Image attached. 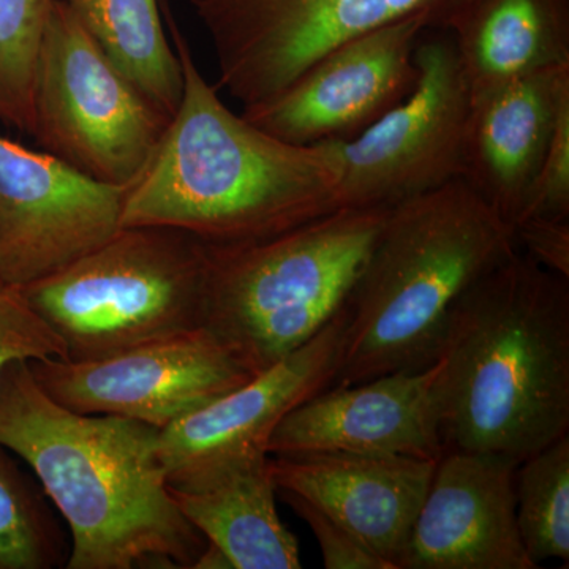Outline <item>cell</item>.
I'll return each mask as SVG.
<instances>
[{
    "label": "cell",
    "mask_w": 569,
    "mask_h": 569,
    "mask_svg": "<svg viewBox=\"0 0 569 569\" xmlns=\"http://www.w3.org/2000/svg\"><path fill=\"white\" fill-rule=\"evenodd\" d=\"M162 9L182 67V99L127 190L121 227L178 228L209 246H241L340 211L337 141L291 144L231 111L198 69L167 2Z\"/></svg>",
    "instance_id": "1"
},
{
    "label": "cell",
    "mask_w": 569,
    "mask_h": 569,
    "mask_svg": "<svg viewBox=\"0 0 569 569\" xmlns=\"http://www.w3.org/2000/svg\"><path fill=\"white\" fill-rule=\"evenodd\" d=\"M0 447L31 467L69 526L67 569L194 568L208 546L168 488L159 429L62 407L29 361L0 373Z\"/></svg>",
    "instance_id": "2"
},
{
    "label": "cell",
    "mask_w": 569,
    "mask_h": 569,
    "mask_svg": "<svg viewBox=\"0 0 569 569\" xmlns=\"http://www.w3.org/2000/svg\"><path fill=\"white\" fill-rule=\"evenodd\" d=\"M437 359L445 451L520 463L569 436V280L516 253L460 296Z\"/></svg>",
    "instance_id": "3"
},
{
    "label": "cell",
    "mask_w": 569,
    "mask_h": 569,
    "mask_svg": "<svg viewBox=\"0 0 569 569\" xmlns=\"http://www.w3.org/2000/svg\"><path fill=\"white\" fill-rule=\"evenodd\" d=\"M518 252L515 227L463 179L389 208L347 298L331 387L433 365L460 296Z\"/></svg>",
    "instance_id": "4"
},
{
    "label": "cell",
    "mask_w": 569,
    "mask_h": 569,
    "mask_svg": "<svg viewBox=\"0 0 569 569\" xmlns=\"http://www.w3.org/2000/svg\"><path fill=\"white\" fill-rule=\"evenodd\" d=\"M389 208L340 209L264 241L209 246L203 328L253 373L346 307Z\"/></svg>",
    "instance_id": "5"
},
{
    "label": "cell",
    "mask_w": 569,
    "mask_h": 569,
    "mask_svg": "<svg viewBox=\"0 0 569 569\" xmlns=\"http://www.w3.org/2000/svg\"><path fill=\"white\" fill-rule=\"evenodd\" d=\"M208 244L170 227H123L58 272L20 288L70 361L203 328Z\"/></svg>",
    "instance_id": "6"
},
{
    "label": "cell",
    "mask_w": 569,
    "mask_h": 569,
    "mask_svg": "<svg viewBox=\"0 0 569 569\" xmlns=\"http://www.w3.org/2000/svg\"><path fill=\"white\" fill-rule=\"evenodd\" d=\"M170 121L112 63L69 6L52 0L33 74L31 134L41 151L93 181L130 187Z\"/></svg>",
    "instance_id": "7"
},
{
    "label": "cell",
    "mask_w": 569,
    "mask_h": 569,
    "mask_svg": "<svg viewBox=\"0 0 569 569\" xmlns=\"http://www.w3.org/2000/svg\"><path fill=\"white\" fill-rule=\"evenodd\" d=\"M211 40L219 81L242 110L274 99L339 44L422 17L451 31L475 0H189Z\"/></svg>",
    "instance_id": "8"
},
{
    "label": "cell",
    "mask_w": 569,
    "mask_h": 569,
    "mask_svg": "<svg viewBox=\"0 0 569 569\" xmlns=\"http://www.w3.org/2000/svg\"><path fill=\"white\" fill-rule=\"evenodd\" d=\"M415 61L410 96L353 140L337 141L342 209L392 208L463 179L471 97L452 33L421 36Z\"/></svg>",
    "instance_id": "9"
},
{
    "label": "cell",
    "mask_w": 569,
    "mask_h": 569,
    "mask_svg": "<svg viewBox=\"0 0 569 569\" xmlns=\"http://www.w3.org/2000/svg\"><path fill=\"white\" fill-rule=\"evenodd\" d=\"M41 389L82 415L133 419L162 430L253 373L206 328L93 361H29Z\"/></svg>",
    "instance_id": "10"
},
{
    "label": "cell",
    "mask_w": 569,
    "mask_h": 569,
    "mask_svg": "<svg viewBox=\"0 0 569 569\" xmlns=\"http://www.w3.org/2000/svg\"><path fill=\"white\" fill-rule=\"evenodd\" d=\"M346 307L309 342L241 387L159 430L168 488L194 492L269 458V441L293 408L331 387Z\"/></svg>",
    "instance_id": "11"
},
{
    "label": "cell",
    "mask_w": 569,
    "mask_h": 569,
    "mask_svg": "<svg viewBox=\"0 0 569 569\" xmlns=\"http://www.w3.org/2000/svg\"><path fill=\"white\" fill-rule=\"evenodd\" d=\"M127 190L0 137V283L24 287L102 246Z\"/></svg>",
    "instance_id": "12"
},
{
    "label": "cell",
    "mask_w": 569,
    "mask_h": 569,
    "mask_svg": "<svg viewBox=\"0 0 569 569\" xmlns=\"http://www.w3.org/2000/svg\"><path fill=\"white\" fill-rule=\"evenodd\" d=\"M426 31L425 18L411 17L355 37L241 114L291 144L353 140L413 91L415 51Z\"/></svg>",
    "instance_id": "13"
},
{
    "label": "cell",
    "mask_w": 569,
    "mask_h": 569,
    "mask_svg": "<svg viewBox=\"0 0 569 569\" xmlns=\"http://www.w3.org/2000/svg\"><path fill=\"white\" fill-rule=\"evenodd\" d=\"M441 362L329 387L293 408L269 441L272 458L310 455L407 456L438 460Z\"/></svg>",
    "instance_id": "14"
},
{
    "label": "cell",
    "mask_w": 569,
    "mask_h": 569,
    "mask_svg": "<svg viewBox=\"0 0 569 569\" xmlns=\"http://www.w3.org/2000/svg\"><path fill=\"white\" fill-rule=\"evenodd\" d=\"M518 467L492 452L445 451L399 569H537L516 519Z\"/></svg>",
    "instance_id": "15"
},
{
    "label": "cell",
    "mask_w": 569,
    "mask_h": 569,
    "mask_svg": "<svg viewBox=\"0 0 569 569\" xmlns=\"http://www.w3.org/2000/svg\"><path fill=\"white\" fill-rule=\"evenodd\" d=\"M437 462L407 456H271V470L277 490L323 509L366 548L399 569Z\"/></svg>",
    "instance_id": "16"
},
{
    "label": "cell",
    "mask_w": 569,
    "mask_h": 569,
    "mask_svg": "<svg viewBox=\"0 0 569 569\" xmlns=\"http://www.w3.org/2000/svg\"><path fill=\"white\" fill-rule=\"evenodd\" d=\"M567 102L569 66L519 78L471 102L463 181L512 227Z\"/></svg>",
    "instance_id": "17"
},
{
    "label": "cell",
    "mask_w": 569,
    "mask_h": 569,
    "mask_svg": "<svg viewBox=\"0 0 569 569\" xmlns=\"http://www.w3.org/2000/svg\"><path fill=\"white\" fill-rule=\"evenodd\" d=\"M449 32L471 102L519 78L569 66V0H475Z\"/></svg>",
    "instance_id": "18"
},
{
    "label": "cell",
    "mask_w": 569,
    "mask_h": 569,
    "mask_svg": "<svg viewBox=\"0 0 569 569\" xmlns=\"http://www.w3.org/2000/svg\"><path fill=\"white\" fill-rule=\"evenodd\" d=\"M176 503L231 569H299V542L277 511L271 456L194 492H174Z\"/></svg>",
    "instance_id": "19"
},
{
    "label": "cell",
    "mask_w": 569,
    "mask_h": 569,
    "mask_svg": "<svg viewBox=\"0 0 569 569\" xmlns=\"http://www.w3.org/2000/svg\"><path fill=\"white\" fill-rule=\"evenodd\" d=\"M112 63L156 107L176 114L183 74L157 0H63Z\"/></svg>",
    "instance_id": "20"
},
{
    "label": "cell",
    "mask_w": 569,
    "mask_h": 569,
    "mask_svg": "<svg viewBox=\"0 0 569 569\" xmlns=\"http://www.w3.org/2000/svg\"><path fill=\"white\" fill-rule=\"evenodd\" d=\"M516 519L531 561L569 563V436L519 463Z\"/></svg>",
    "instance_id": "21"
},
{
    "label": "cell",
    "mask_w": 569,
    "mask_h": 569,
    "mask_svg": "<svg viewBox=\"0 0 569 569\" xmlns=\"http://www.w3.org/2000/svg\"><path fill=\"white\" fill-rule=\"evenodd\" d=\"M67 559L66 537L43 489L0 447V569H52Z\"/></svg>",
    "instance_id": "22"
},
{
    "label": "cell",
    "mask_w": 569,
    "mask_h": 569,
    "mask_svg": "<svg viewBox=\"0 0 569 569\" xmlns=\"http://www.w3.org/2000/svg\"><path fill=\"white\" fill-rule=\"evenodd\" d=\"M52 0H0V122L31 134L37 54Z\"/></svg>",
    "instance_id": "23"
},
{
    "label": "cell",
    "mask_w": 569,
    "mask_h": 569,
    "mask_svg": "<svg viewBox=\"0 0 569 569\" xmlns=\"http://www.w3.org/2000/svg\"><path fill=\"white\" fill-rule=\"evenodd\" d=\"M67 359L66 347L26 301L20 288L0 283V373L13 361Z\"/></svg>",
    "instance_id": "24"
},
{
    "label": "cell",
    "mask_w": 569,
    "mask_h": 569,
    "mask_svg": "<svg viewBox=\"0 0 569 569\" xmlns=\"http://www.w3.org/2000/svg\"><path fill=\"white\" fill-rule=\"evenodd\" d=\"M533 217L569 219V102L561 107L548 152L531 183L518 222Z\"/></svg>",
    "instance_id": "25"
},
{
    "label": "cell",
    "mask_w": 569,
    "mask_h": 569,
    "mask_svg": "<svg viewBox=\"0 0 569 569\" xmlns=\"http://www.w3.org/2000/svg\"><path fill=\"white\" fill-rule=\"evenodd\" d=\"M277 493L316 535L326 569H395L389 561L366 548L346 527L326 515L323 509L287 490H277Z\"/></svg>",
    "instance_id": "26"
},
{
    "label": "cell",
    "mask_w": 569,
    "mask_h": 569,
    "mask_svg": "<svg viewBox=\"0 0 569 569\" xmlns=\"http://www.w3.org/2000/svg\"><path fill=\"white\" fill-rule=\"evenodd\" d=\"M515 233L522 253L569 280V219H523L515 224Z\"/></svg>",
    "instance_id": "27"
}]
</instances>
